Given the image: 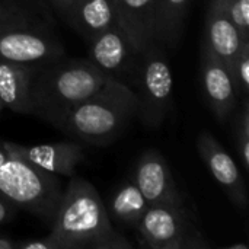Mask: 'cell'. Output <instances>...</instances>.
Here are the masks:
<instances>
[{
	"label": "cell",
	"instance_id": "6da1fadb",
	"mask_svg": "<svg viewBox=\"0 0 249 249\" xmlns=\"http://www.w3.org/2000/svg\"><path fill=\"white\" fill-rule=\"evenodd\" d=\"M55 249H130L118 233L98 190L80 177H71L63 191L51 232Z\"/></svg>",
	"mask_w": 249,
	"mask_h": 249
},
{
	"label": "cell",
	"instance_id": "7a4b0ae2",
	"mask_svg": "<svg viewBox=\"0 0 249 249\" xmlns=\"http://www.w3.org/2000/svg\"><path fill=\"white\" fill-rule=\"evenodd\" d=\"M108 77L85 58H58L35 66L29 82L31 114L55 125L71 108L93 95Z\"/></svg>",
	"mask_w": 249,
	"mask_h": 249
},
{
	"label": "cell",
	"instance_id": "3957f363",
	"mask_svg": "<svg viewBox=\"0 0 249 249\" xmlns=\"http://www.w3.org/2000/svg\"><path fill=\"white\" fill-rule=\"evenodd\" d=\"M137 108L134 90L117 77H108L93 95L71 108L55 127L79 142L105 146L125 131L137 115Z\"/></svg>",
	"mask_w": 249,
	"mask_h": 249
},
{
	"label": "cell",
	"instance_id": "277c9868",
	"mask_svg": "<svg viewBox=\"0 0 249 249\" xmlns=\"http://www.w3.org/2000/svg\"><path fill=\"white\" fill-rule=\"evenodd\" d=\"M0 196L51 225L63 188L54 174L20 158L7 156L0 165Z\"/></svg>",
	"mask_w": 249,
	"mask_h": 249
},
{
	"label": "cell",
	"instance_id": "5b68a950",
	"mask_svg": "<svg viewBox=\"0 0 249 249\" xmlns=\"http://www.w3.org/2000/svg\"><path fill=\"white\" fill-rule=\"evenodd\" d=\"M142 247L152 249H207L185 200L149 206L137 225Z\"/></svg>",
	"mask_w": 249,
	"mask_h": 249
},
{
	"label": "cell",
	"instance_id": "8992f818",
	"mask_svg": "<svg viewBox=\"0 0 249 249\" xmlns=\"http://www.w3.org/2000/svg\"><path fill=\"white\" fill-rule=\"evenodd\" d=\"M139 55H142V61L137 67L136 89H133L139 102L136 117H139L149 128H158L171 108V66L162 50L158 47V42H152Z\"/></svg>",
	"mask_w": 249,
	"mask_h": 249
},
{
	"label": "cell",
	"instance_id": "52a82bcc",
	"mask_svg": "<svg viewBox=\"0 0 249 249\" xmlns=\"http://www.w3.org/2000/svg\"><path fill=\"white\" fill-rule=\"evenodd\" d=\"M63 45L48 32L31 26V23H19L0 28V60L39 66L61 58Z\"/></svg>",
	"mask_w": 249,
	"mask_h": 249
},
{
	"label": "cell",
	"instance_id": "ba28073f",
	"mask_svg": "<svg viewBox=\"0 0 249 249\" xmlns=\"http://www.w3.org/2000/svg\"><path fill=\"white\" fill-rule=\"evenodd\" d=\"M7 156L20 158L54 175L71 178L77 165L83 160L82 146L76 142L44 143L36 146H23L12 142H1Z\"/></svg>",
	"mask_w": 249,
	"mask_h": 249
},
{
	"label": "cell",
	"instance_id": "9c48e42d",
	"mask_svg": "<svg viewBox=\"0 0 249 249\" xmlns=\"http://www.w3.org/2000/svg\"><path fill=\"white\" fill-rule=\"evenodd\" d=\"M201 77L212 111L219 120H226L236 105V86L229 66L204 42L201 47Z\"/></svg>",
	"mask_w": 249,
	"mask_h": 249
},
{
	"label": "cell",
	"instance_id": "30bf717a",
	"mask_svg": "<svg viewBox=\"0 0 249 249\" xmlns=\"http://www.w3.org/2000/svg\"><path fill=\"white\" fill-rule=\"evenodd\" d=\"M197 147L210 174L213 175L216 182L223 188L228 197L239 207L247 206L248 196L245 182L232 156L209 131L200 133L197 139Z\"/></svg>",
	"mask_w": 249,
	"mask_h": 249
},
{
	"label": "cell",
	"instance_id": "8fae6325",
	"mask_svg": "<svg viewBox=\"0 0 249 249\" xmlns=\"http://www.w3.org/2000/svg\"><path fill=\"white\" fill-rule=\"evenodd\" d=\"M133 179L149 206L184 200L165 158L158 150L150 149L140 156Z\"/></svg>",
	"mask_w": 249,
	"mask_h": 249
},
{
	"label": "cell",
	"instance_id": "7c38bea8",
	"mask_svg": "<svg viewBox=\"0 0 249 249\" xmlns=\"http://www.w3.org/2000/svg\"><path fill=\"white\" fill-rule=\"evenodd\" d=\"M156 3L158 0H115L117 22L136 54L156 42Z\"/></svg>",
	"mask_w": 249,
	"mask_h": 249
},
{
	"label": "cell",
	"instance_id": "4fadbf2b",
	"mask_svg": "<svg viewBox=\"0 0 249 249\" xmlns=\"http://www.w3.org/2000/svg\"><path fill=\"white\" fill-rule=\"evenodd\" d=\"M89 45L90 50L88 60L109 77H115V73L125 67L130 55H139L134 53L131 42L118 22L92 38Z\"/></svg>",
	"mask_w": 249,
	"mask_h": 249
},
{
	"label": "cell",
	"instance_id": "5bb4252c",
	"mask_svg": "<svg viewBox=\"0 0 249 249\" xmlns=\"http://www.w3.org/2000/svg\"><path fill=\"white\" fill-rule=\"evenodd\" d=\"M242 39L220 0H210L203 42L229 66Z\"/></svg>",
	"mask_w": 249,
	"mask_h": 249
},
{
	"label": "cell",
	"instance_id": "9a60e30c",
	"mask_svg": "<svg viewBox=\"0 0 249 249\" xmlns=\"http://www.w3.org/2000/svg\"><path fill=\"white\" fill-rule=\"evenodd\" d=\"M64 19L89 42L115 23L117 15L109 0H76Z\"/></svg>",
	"mask_w": 249,
	"mask_h": 249
},
{
	"label": "cell",
	"instance_id": "2e32d148",
	"mask_svg": "<svg viewBox=\"0 0 249 249\" xmlns=\"http://www.w3.org/2000/svg\"><path fill=\"white\" fill-rule=\"evenodd\" d=\"M34 67L0 60V99L13 112L31 114L29 82Z\"/></svg>",
	"mask_w": 249,
	"mask_h": 249
},
{
	"label": "cell",
	"instance_id": "e0dca14e",
	"mask_svg": "<svg viewBox=\"0 0 249 249\" xmlns=\"http://www.w3.org/2000/svg\"><path fill=\"white\" fill-rule=\"evenodd\" d=\"M149 204L143 197L142 191L136 185L134 179L123 182L114 190L109 197L107 212L111 220L125 225L127 228H137Z\"/></svg>",
	"mask_w": 249,
	"mask_h": 249
},
{
	"label": "cell",
	"instance_id": "ac0fdd59",
	"mask_svg": "<svg viewBox=\"0 0 249 249\" xmlns=\"http://www.w3.org/2000/svg\"><path fill=\"white\" fill-rule=\"evenodd\" d=\"M190 0H158L156 3V42L177 45L182 36Z\"/></svg>",
	"mask_w": 249,
	"mask_h": 249
},
{
	"label": "cell",
	"instance_id": "d6986e66",
	"mask_svg": "<svg viewBox=\"0 0 249 249\" xmlns=\"http://www.w3.org/2000/svg\"><path fill=\"white\" fill-rule=\"evenodd\" d=\"M235 86L244 95L249 92V38L241 41L239 48L229 64Z\"/></svg>",
	"mask_w": 249,
	"mask_h": 249
},
{
	"label": "cell",
	"instance_id": "ffe728a7",
	"mask_svg": "<svg viewBox=\"0 0 249 249\" xmlns=\"http://www.w3.org/2000/svg\"><path fill=\"white\" fill-rule=\"evenodd\" d=\"M242 38H249V0H220Z\"/></svg>",
	"mask_w": 249,
	"mask_h": 249
},
{
	"label": "cell",
	"instance_id": "44dd1931",
	"mask_svg": "<svg viewBox=\"0 0 249 249\" xmlns=\"http://www.w3.org/2000/svg\"><path fill=\"white\" fill-rule=\"evenodd\" d=\"M236 140H238V153L242 166L245 169H249V105L247 99L244 102V109L238 121Z\"/></svg>",
	"mask_w": 249,
	"mask_h": 249
},
{
	"label": "cell",
	"instance_id": "7402d4cb",
	"mask_svg": "<svg viewBox=\"0 0 249 249\" xmlns=\"http://www.w3.org/2000/svg\"><path fill=\"white\" fill-rule=\"evenodd\" d=\"M28 22H29V18H26L25 13L10 6H6L0 1V28L19 25V23H28Z\"/></svg>",
	"mask_w": 249,
	"mask_h": 249
},
{
	"label": "cell",
	"instance_id": "603a6c76",
	"mask_svg": "<svg viewBox=\"0 0 249 249\" xmlns=\"http://www.w3.org/2000/svg\"><path fill=\"white\" fill-rule=\"evenodd\" d=\"M18 249H55L54 244L48 236L41 238L39 241H28V242H18Z\"/></svg>",
	"mask_w": 249,
	"mask_h": 249
},
{
	"label": "cell",
	"instance_id": "cb8c5ba5",
	"mask_svg": "<svg viewBox=\"0 0 249 249\" xmlns=\"http://www.w3.org/2000/svg\"><path fill=\"white\" fill-rule=\"evenodd\" d=\"M15 217V206L0 196V225L7 223Z\"/></svg>",
	"mask_w": 249,
	"mask_h": 249
},
{
	"label": "cell",
	"instance_id": "d4e9b609",
	"mask_svg": "<svg viewBox=\"0 0 249 249\" xmlns=\"http://www.w3.org/2000/svg\"><path fill=\"white\" fill-rule=\"evenodd\" d=\"M48 1L61 15V18H64L67 15V12L70 10V7L76 3V0H48Z\"/></svg>",
	"mask_w": 249,
	"mask_h": 249
},
{
	"label": "cell",
	"instance_id": "484cf974",
	"mask_svg": "<svg viewBox=\"0 0 249 249\" xmlns=\"http://www.w3.org/2000/svg\"><path fill=\"white\" fill-rule=\"evenodd\" d=\"M0 249H18V241L9 236L0 235Z\"/></svg>",
	"mask_w": 249,
	"mask_h": 249
},
{
	"label": "cell",
	"instance_id": "4316f807",
	"mask_svg": "<svg viewBox=\"0 0 249 249\" xmlns=\"http://www.w3.org/2000/svg\"><path fill=\"white\" fill-rule=\"evenodd\" d=\"M225 249H248V245L247 244H233V245L225 247Z\"/></svg>",
	"mask_w": 249,
	"mask_h": 249
},
{
	"label": "cell",
	"instance_id": "83f0119b",
	"mask_svg": "<svg viewBox=\"0 0 249 249\" xmlns=\"http://www.w3.org/2000/svg\"><path fill=\"white\" fill-rule=\"evenodd\" d=\"M6 159H7V153L4 152V149H3V146H1V142H0V165H1Z\"/></svg>",
	"mask_w": 249,
	"mask_h": 249
},
{
	"label": "cell",
	"instance_id": "f1b7e54d",
	"mask_svg": "<svg viewBox=\"0 0 249 249\" xmlns=\"http://www.w3.org/2000/svg\"><path fill=\"white\" fill-rule=\"evenodd\" d=\"M3 108H4V105H3V102H1V99H0V111H1Z\"/></svg>",
	"mask_w": 249,
	"mask_h": 249
},
{
	"label": "cell",
	"instance_id": "f546056e",
	"mask_svg": "<svg viewBox=\"0 0 249 249\" xmlns=\"http://www.w3.org/2000/svg\"><path fill=\"white\" fill-rule=\"evenodd\" d=\"M109 1H111V3L114 4V7H115V0H109Z\"/></svg>",
	"mask_w": 249,
	"mask_h": 249
}]
</instances>
